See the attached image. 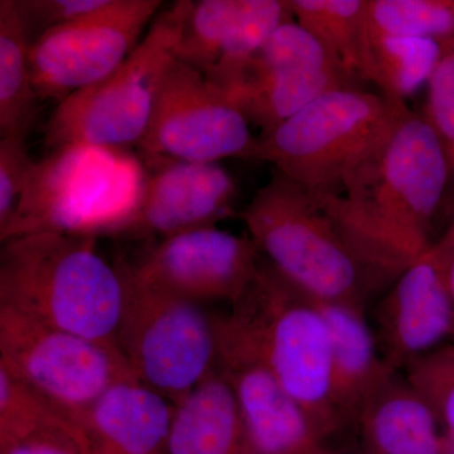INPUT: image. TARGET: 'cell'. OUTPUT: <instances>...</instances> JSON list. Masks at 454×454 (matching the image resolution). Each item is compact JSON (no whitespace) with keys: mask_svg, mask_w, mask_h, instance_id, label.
I'll list each match as a JSON object with an SVG mask.
<instances>
[{"mask_svg":"<svg viewBox=\"0 0 454 454\" xmlns=\"http://www.w3.org/2000/svg\"><path fill=\"white\" fill-rule=\"evenodd\" d=\"M450 172L426 116L406 109L342 195L317 197L375 288L393 283L432 247V221Z\"/></svg>","mask_w":454,"mask_h":454,"instance_id":"obj_1","label":"cell"},{"mask_svg":"<svg viewBox=\"0 0 454 454\" xmlns=\"http://www.w3.org/2000/svg\"><path fill=\"white\" fill-rule=\"evenodd\" d=\"M352 423L365 454L448 453L434 409L399 372L367 397Z\"/></svg>","mask_w":454,"mask_h":454,"instance_id":"obj_16","label":"cell"},{"mask_svg":"<svg viewBox=\"0 0 454 454\" xmlns=\"http://www.w3.org/2000/svg\"><path fill=\"white\" fill-rule=\"evenodd\" d=\"M214 318L216 369L234 393L253 454H295L325 446L324 435L238 322L229 313Z\"/></svg>","mask_w":454,"mask_h":454,"instance_id":"obj_11","label":"cell"},{"mask_svg":"<svg viewBox=\"0 0 454 454\" xmlns=\"http://www.w3.org/2000/svg\"><path fill=\"white\" fill-rule=\"evenodd\" d=\"M26 142L20 137L0 139V232L16 217L37 164Z\"/></svg>","mask_w":454,"mask_h":454,"instance_id":"obj_29","label":"cell"},{"mask_svg":"<svg viewBox=\"0 0 454 454\" xmlns=\"http://www.w3.org/2000/svg\"><path fill=\"white\" fill-rule=\"evenodd\" d=\"M124 283L116 346L136 378L177 403L216 370L214 316L201 304L143 282L122 258Z\"/></svg>","mask_w":454,"mask_h":454,"instance_id":"obj_6","label":"cell"},{"mask_svg":"<svg viewBox=\"0 0 454 454\" xmlns=\"http://www.w3.org/2000/svg\"><path fill=\"white\" fill-rule=\"evenodd\" d=\"M175 403L136 376L107 387L82 418L92 448L109 454H163Z\"/></svg>","mask_w":454,"mask_h":454,"instance_id":"obj_15","label":"cell"},{"mask_svg":"<svg viewBox=\"0 0 454 454\" xmlns=\"http://www.w3.org/2000/svg\"><path fill=\"white\" fill-rule=\"evenodd\" d=\"M259 253L252 238L206 227L160 239L136 262L122 260L143 282L196 303L232 306L255 279Z\"/></svg>","mask_w":454,"mask_h":454,"instance_id":"obj_12","label":"cell"},{"mask_svg":"<svg viewBox=\"0 0 454 454\" xmlns=\"http://www.w3.org/2000/svg\"><path fill=\"white\" fill-rule=\"evenodd\" d=\"M94 454H109V453L101 452V450H94Z\"/></svg>","mask_w":454,"mask_h":454,"instance_id":"obj_33","label":"cell"},{"mask_svg":"<svg viewBox=\"0 0 454 454\" xmlns=\"http://www.w3.org/2000/svg\"><path fill=\"white\" fill-rule=\"evenodd\" d=\"M160 0H109L94 13L57 27L32 42L29 65L42 100H57L100 82L138 46Z\"/></svg>","mask_w":454,"mask_h":454,"instance_id":"obj_10","label":"cell"},{"mask_svg":"<svg viewBox=\"0 0 454 454\" xmlns=\"http://www.w3.org/2000/svg\"><path fill=\"white\" fill-rule=\"evenodd\" d=\"M151 173L134 210L110 234L124 239H166L216 227L232 214L234 179L217 163L146 157Z\"/></svg>","mask_w":454,"mask_h":454,"instance_id":"obj_13","label":"cell"},{"mask_svg":"<svg viewBox=\"0 0 454 454\" xmlns=\"http://www.w3.org/2000/svg\"><path fill=\"white\" fill-rule=\"evenodd\" d=\"M293 16L324 42L357 82L381 89L367 0H288Z\"/></svg>","mask_w":454,"mask_h":454,"instance_id":"obj_20","label":"cell"},{"mask_svg":"<svg viewBox=\"0 0 454 454\" xmlns=\"http://www.w3.org/2000/svg\"><path fill=\"white\" fill-rule=\"evenodd\" d=\"M229 315L321 434L325 438L342 428L334 404L330 331L317 301L269 262H260L255 279Z\"/></svg>","mask_w":454,"mask_h":454,"instance_id":"obj_5","label":"cell"},{"mask_svg":"<svg viewBox=\"0 0 454 454\" xmlns=\"http://www.w3.org/2000/svg\"><path fill=\"white\" fill-rule=\"evenodd\" d=\"M406 109L405 101L360 88L333 90L256 137L247 160L274 164L316 197L340 196Z\"/></svg>","mask_w":454,"mask_h":454,"instance_id":"obj_3","label":"cell"},{"mask_svg":"<svg viewBox=\"0 0 454 454\" xmlns=\"http://www.w3.org/2000/svg\"><path fill=\"white\" fill-rule=\"evenodd\" d=\"M288 0H247L216 65L205 74L215 86L227 91L244 73L254 56L283 23L293 20Z\"/></svg>","mask_w":454,"mask_h":454,"instance_id":"obj_24","label":"cell"},{"mask_svg":"<svg viewBox=\"0 0 454 454\" xmlns=\"http://www.w3.org/2000/svg\"><path fill=\"white\" fill-rule=\"evenodd\" d=\"M357 83L348 74L301 70L253 57L240 79L223 92L260 134H267L325 92L358 88Z\"/></svg>","mask_w":454,"mask_h":454,"instance_id":"obj_18","label":"cell"},{"mask_svg":"<svg viewBox=\"0 0 454 454\" xmlns=\"http://www.w3.org/2000/svg\"><path fill=\"white\" fill-rule=\"evenodd\" d=\"M29 42L14 0L0 2V137L28 138L40 114Z\"/></svg>","mask_w":454,"mask_h":454,"instance_id":"obj_21","label":"cell"},{"mask_svg":"<svg viewBox=\"0 0 454 454\" xmlns=\"http://www.w3.org/2000/svg\"><path fill=\"white\" fill-rule=\"evenodd\" d=\"M372 40L381 95L391 100L404 101L428 82L443 56V42L429 38L387 35L372 28Z\"/></svg>","mask_w":454,"mask_h":454,"instance_id":"obj_23","label":"cell"},{"mask_svg":"<svg viewBox=\"0 0 454 454\" xmlns=\"http://www.w3.org/2000/svg\"><path fill=\"white\" fill-rule=\"evenodd\" d=\"M163 454H253L238 402L219 370L176 403Z\"/></svg>","mask_w":454,"mask_h":454,"instance_id":"obj_19","label":"cell"},{"mask_svg":"<svg viewBox=\"0 0 454 454\" xmlns=\"http://www.w3.org/2000/svg\"><path fill=\"white\" fill-rule=\"evenodd\" d=\"M0 364L82 426L98 397L134 375L121 349L0 306Z\"/></svg>","mask_w":454,"mask_h":454,"instance_id":"obj_8","label":"cell"},{"mask_svg":"<svg viewBox=\"0 0 454 454\" xmlns=\"http://www.w3.org/2000/svg\"><path fill=\"white\" fill-rule=\"evenodd\" d=\"M109 0H14L29 42L44 33L89 16Z\"/></svg>","mask_w":454,"mask_h":454,"instance_id":"obj_30","label":"cell"},{"mask_svg":"<svg viewBox=\"0 0 454 454\" xmlns=\"http://www.w3.org/2000/svg\"><path fill=\"white\" fill-rule=\"evenodd\" d=\"M316 301L330 331L334 404L346 426L354 422L367 397L397 372L382 357L378 337L367 322L364 307Z\"/></svg>","mask_w":454,"mask_h":454,"instance_id":"obj_17","label":"cell"},{"mask_svg":"<svg viewBox=\"0 0 454 454\" xmlns=\"http://www.w3.org/2000/svg\"><path fill=\"white\" fill-rule=\"evenodd\" d=\"M404 375L428 400L454 443V348H442L420 358Z\"/></svg>","mask_w":454,"mask_h":454,"instance_id":"obj_26","label":"cell"},{"mask_svg":"<svg viewBox=\"0 0 454 454\" xmlns=\"http://www.w3.org/2000/svg\"><path fill=\"white\" fill-rule=\"evenodd\" d=\"M376 337L394 372L408 369L454 336L443 258L432 245L393 282L376 309Z\"/></svg>","mask_w":454,"mask_h":454,"instance_id":"obj_14","label":"cell"},{"mask_svg":"<svg viewBox=\"0 0 454 454\" xmlns=\"http://www.w3.org/2000/svg\"><path fill=\"white\" fill-rule=\"evenodd\" d=\"M443 42V56L428 82L426 119L437 133L454 173V38Z\"/></svg>","mask_w":454,"mask_h":454,"instance_id":"obj_28","label":"cell"},{"mask_svg":"<svg viewBox=\"0 0 454 454\" xmlns=\"http://www.w3.org/2000/svg\"><path fill=\"white\" fill-rule=\"evenodd\" d=\"M240 216L259 252L295 288L365 309L375 286L315 195L276 170Z\"/></svg>","mask_w":454,"mask_h":454,"instance_id":"obj_4","label":"cell"},{"mask_svg":"<svg viewBox=\"0 0 454 454\" xmlns=\"http://www.w3.org/2000/svg\"><path fill=\"white\" fill-rule=\"evenodd\" d=\"M124 303L121 271L97 238L40 231L0 250V306L97 342L116 345Z\"/></svg>","mask_w":454,"mask_h":454,"instance_id":"obj_2","label":"cell"},{"mask_svg":"<svg viewBox=\"0 0 454 454\" xmlns=\"http://www.w3.org/2000/svg\"><path fill=\"white\" fill-rule=\"evenodd\" d=\"M247 0H186L173 57L205 76L243 16Z\"/></svg>","mask_w":454,"mask_h":454,"instance_id":"obj_22","label":"cell"},{"mask_svg":"<svg viewBox=\"0 0 454 454\" xmlns=\"http://www.w3.org/2000/svg\"><path fill=\"white\" fill-rule=\"evenodd\" d=\"M438 247L441 249L442 258H443L448 292H450L454 310V223L443 239L439 241Z\"/></svg>","mask_w":454,"mask_h":454,"instance_id":"obj_31","label":"cell"},{"mask_svg":"<svg viewBox=\"0 0 454 454\" xmlns=\"http://www.w3.org/2000/svg\"><path fill=\"white\" fill-rule=\"evenodd\" d=\"M295 454H337L333 450H328L325 446L313 448V450H306V452L295 453Z\"/></svg>","mask_w":454,"mask_h":454,"instance_id":"obj_32","label":"cell"},{"mask_svg":"<svg viewBox=\"0 0 454 454\" xmlns=\"http://www.w3.org/2000/svg\"><path fill=\"white\" fill-rule=\"evenodd\" d=\"M0 454H94V448L82 427L70 420L2 434Z\"/></svg>","mask_w":454,"mask_h":454,"instance_id":"obj_27","label":"cell"},{"mask_svg":"<svg viewBox=\"0 0 454 454\" xmlns=\"http://www.w3.org/2000/svg\"><path fill=\"white\" fill-rule=\"evenodd\" d=\"M375 31L405 37L454 38V0H367Z\"/></svg>","mask_w":454,"mask_h":454,"instance_id":"obj_25","label":"cell"},{"mask_svg":"<svg viewBox=\"0 0 454 454\" xmlns=\"http://www.w3.org/2000/svg\"><path fill=\"white\" fill-rule=\"evenodd\" d=\"M255 138L226 92L173 57L138 145L145 157L217 163L227 157L247 160Z\"/></svg>","mask_w":454,"mask_h":454,"instance_id":"obj_9","label":"cell"},{"mask_svg":"<svg viewBox=\"0 0 454 454\" xmlns=\"http://www.w3.org/2000/svg\"><path fill=\"white\" fill-rule=\"evenodd\" d=\"M186 0L160 14L128 59L112 74L57 106L44 143L57 149L139 145L151 121L160 79L177 44Z\"/></svg>","mask_w":454,"mask_h":454,"instance_id":"obj_7","label":"cell"}]
</instances>
